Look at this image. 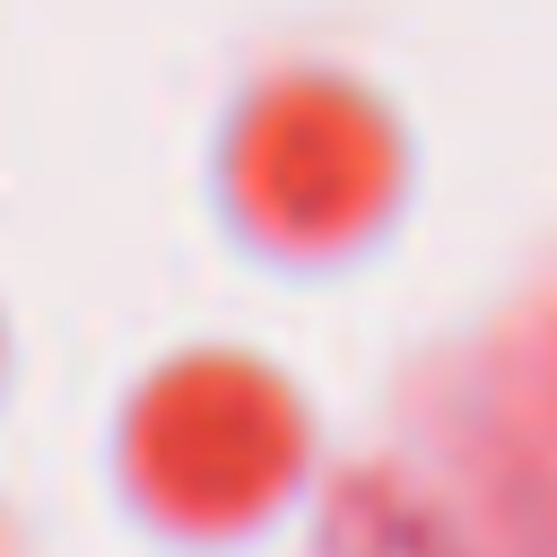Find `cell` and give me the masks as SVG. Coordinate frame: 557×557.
<instances>
[]
</instances>
